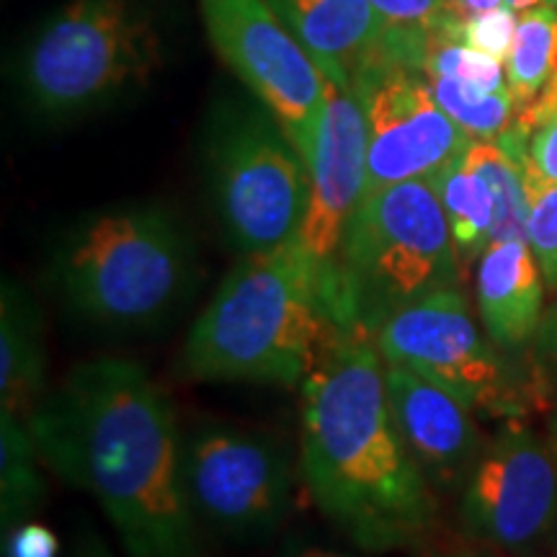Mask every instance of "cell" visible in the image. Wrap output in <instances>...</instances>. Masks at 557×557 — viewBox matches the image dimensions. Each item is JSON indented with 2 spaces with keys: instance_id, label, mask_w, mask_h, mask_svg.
I'll return each instance as SVG.
<instances>
[{
  "instance_id": "6da1fadb",
  "label": "cell",
  "mask_w": 557,
  "mask_h": 557,
  "mask_svg": "<svg viewBox=\"0 0 557 557\" xmlns=\"http://www.w3.org/2000/svg\"><path fill=\"white\" fill-rule=\"evenodd\" d=\"M26 426L41 462L101 506L127 557H207L184 478V431L143 364L83 361Z\"/></svg>"
},
{
  "instance_id": "7a4b0ae2",
  "label": "cell",
  "mask_w": 557,
  "mask_h": 557,
  "mask_svg": "<svg viewBox=\"0 0 557 557\" xmlns=\"http://www.w3.org/2000/svg\"><path fill=\"white\" fill-rule=\"evenodd\" d=\"M385 357L348 331L305 380L299 470L333 527L372 555L423 547L438 493L403 444L387 400Z\"/></svg>"
},
{
  "instance_id": "3957f363",
  "label": "cell",
  "mask_w": 557,
  "mask_h": 557,
  "mask_svg": "<svg viewBox=\"0 0 557 557\" xmlns=\"http://www.w3.org/2000/svg\"><path fill=\"white\" fill-rule=\"evenodd\" d=\"M344 333L329 276L295 240L227 271L184 341L181 372L194 382L302 387Z\"/></svg>"
},
{
  "instance_id": "277c9868",
  "label": "cell",
  "mask_w": 557,
  "mask_h": 557,
  "mask_svg": "<svg viewBox=\"0 0 557 557\" xmlns=\"http://www.w3.org/2000/svg\"><path fill=\"white\" fill-rule=\"evenodd\" d=\"M50 278L70 315L94 329L139 331L163 323L189 299L199 256L171 209L114 207L62 235Z\"/></svg>"
},
{
  "instance_id": "5b68a950",
  "label": "cell",
  "mask_w": 557,
  "mask_h": 557,
  "mask_svg": "<svg viewBox=\"0 0 557 557\" xmlns=\"http://www.w3.org/2000/svg\"><path fill=\"white\" fill-rule=\"evenodd\" d=\"M462 263L429 178L369 194L346 230L336 269L341 323L374 336L400 310L462 289Z\"/></svg>"
},
{
  "instance_id": "8992f818",
  "label": "cell",
  "mask_w": 557,
  "mask_h": 557,
  "mask_svg": "<svg viewBox=\"0 0 557 557\" xmlns=\"http://www.w3.org/2000/svg\"><path fill=\"white\" fill-rule=\"evenodd\" d=\"M207 178L222 233L240 259L299 240L310 169L261 101L218 109L207 132Z\"/></svg>"
},
{
  "instance_id": "52a82bcc",
  "label": "cell",
  "mask_w": 557,
  "mask_h": 557,
  "mask_svg": "<svg viewBox=\"0 0 557 557\" xmlns=\"http://www.w3.org/2000/svg\"><path fill=\"white\" fill-rule=\"evenodd\" d=\"M160 39L135 0H73L26 50L21 83L32 109L70 120L148 81Z\"/></svg>"
},
{
  "instance_id": "ba28073f",
  "label": "cell",
  "mask_w": 557,
  "mask_h": 557,
  "mask_svg": "<svg viewBox=\"0 0 557 557\" xmlns=\"http://www.w3.org/2000/svg\"><path fill=\"white\" fill-rule=\"evenodd\" d=\"M385 361L413 369L472 413L524 418L547 403V367L508 359L483 336L462 289H447L400 310L374 333Z\"/></svg>"
},
{
  "instance_id": "9c48e42d",
  "label": "cell",
  "mask_w": 557,
  "mask_h": 557,
  "mask_svg": "<svg viewBox=\"0 0 557 557\" xmlns=\"http://www.w3.org/2000/svg\"><path fill=\"white\" fill-rule=\"evenodd\" d=\"M184 478L199 524L233 545H263L289 517L295 462L269 431L212 418L191 423Z\"/></svg>"
},
{
  "instance_id": "30bf717a",
  "label": "cell",
  "mask_w": 557,
  "mask_h": 557,
  "mask_svg": "<svg viewBox=\"0 0 557 557\" xmlns=\"http://www.w3.org/2000/svg\"><path fill=\"white\" fill-rule=\"evenodd\" d=\"M459 527L472 542L506 555L529 553L553 537L557 459L524 418H506L485 438L459 491Z\"/></svg>"
},
{
  "instance_id": "8fae6325",
  "label": "cell",
  "mask_w": 557,
  "mask_h": 557,
  "mask_svg": "<svg viewBox=\"0 0 557 557\" xmlns=\"http://www.w3.org/2000/svg\"><path fill=\"white\" fill-rule=\"evenodd\" d=\"M209 39L308 163L323 116L325 75L267 0H199Z\"/></svg>"
},
{
  "instance_id": "7c38bea8",
  "label": "cell",
  "mask_w": 557,
  "mask_h": 557,
  "mask_svg": "<svg viewBox=\"0 0 557 557\" xmlns=\"http://www.w3.org/2000/svg\"><path fill=\"white\" fill-rule=\"evenodd\" d=\"M354 90L364 101L369 124L367 197L431 178L472 143L438 107L426 73L413 65L389 62Z\"/></svg>"
},
{
  "instance_id": "4fadbf2b",
  "label": "cell",
  "mask_w": 557,
  "mask_h": 557,
  "mask_svg": "<svg viewBox=\"0 0 557 557\" xmlns=\"http://www.w3.org/2000/svg\"><path fill=\"white\" fill-rule=\"evenodd\" d=\"M367 148L369 124L364 101L354 88L336 86L325 78L323 116H320L315 145L308 158L310 205L299 243L320 271L329 276L336 312L341 246H344L354 214L367 197Z\"/></svg>"
},
{
  "instance_id": "5bb4252c",
  "label": "cell",
  "mask_w": 557,
  "mask_h": 557,
  "mask_svg": "<svg viewBox=\"0 0 557 557\" xmlns=\"http://www.w3.org/2000/svg\"><path fill=\"white\" fill-rule=\"evenodd\" d=\"M385 364L389 410L410 457L438 496L462 491L485 447L475 413L413 369Z\"/></svg>"
},
{
  "instance_id": "9a60e30c",
  "label": "cell",
  "mask_w": 557,
  "mask_h": 557,
  "mask_svg": "<svg viewBox=\"0 0 557 557\" xmlns=\"http://www.w3.org/2000/svg\"><path fill=\"white\" fill-rule=\"evenodd\" d=\"M336 86L357 88L369 73L400 60V37L369 0H267ZM406 65V62H403Z\"/></svg>"
},
{
  "instance_id": "2e32d148",
  "label": "cell",
  "mask_w": 557,
  "mask_h": 557,
  "mask_svg": "<svg viewBox=\"0 0 557 557\" xmlns=\"http://www.w3.org/2000/svg\"><path fill=\"white\" fill-rule=\"evenodd\" d=\"M545 276L527 240L491 243L475 274L485 336L504 351H521L532 344L545 318Z\"/></svg>"
},
{
  "instance_id": "e0dca14e",
  "label": "cell",
  "mask_w": 557,
  "mask_h": 557,
  "mask_svg": "<svg viewBox=\"0 0 557 557\" xmlns=\"http://www.w3.org/2000/svg\"><path fill=\"white\" fill-rule=\"evenodd\" d=\"M45 325L37 299L16 278L0 289V410L29 421L45 389Z\"/></svg>"
},
{
  "instance_id": "ac0fdd59",
  "label": "cell",
  "mask_w": 557,
  "mask_h": 557,
  "mask_svg": "<svg viewBox=\"0 0 557 557\" xmlns=\"http://www.w3.org/2000/svg\"><path fill=\"white\" fill-rule=\"evenodd\" d=\"M465 150L457 158H451L444 169H438L429 181L449 220L462 271H468V267L478 263L485 248L491 246L496 201H493L485 181L468 165Z\"/></svg>"
},
{
  "instance_id": "d6986e66",
  "label": "cell",
  "mask_w": 557,
  "mask_h": 557,
  "mask_svg": "<svg viewBox=\"0 0 557 557\" xmlns=\"http://www.w3.org/2000/svg\"><path fill=\"white\" fill-rule=\"evenodd\" d=\"M41 457L24 421L0 410V527L34 519L45 500Z\"/></svg>"
},
{
  "instance_id": "ffe728a7",
  "label": "cell",
  "mask_w": 557,
  "mask_h": 557,
  "mask_svg": "<svg viewBox=\"0 0 557 557\" xmlns=\"http://www.w3.org/2000/svg\"><path fill=\"white\" fill-rule=\"evenodd\" d=\"M557 73V11L553 5L519 13L517 37L506 58V81L517 111L529 107Z\"/></svg>"
},
{
  "instance_id": "44dd1931",
  "label": "cell",
  "mask_w": 557,
  "mask_h": 557,
  "mask_svg": "<svg viewBox=\"0 0 557 557\" xmlns=\"http://www.w3.org/2000/svg\"><path fill=\"white\" fill-rule=\"evenodd\" d=\"M426 78L438 107L472 139H496L517 122V99L511 88L485 90L444 75H426Z\"/></svg>"
},
{
  "instance_id": "7402d4cb",
  "label": "cell",
  "mask_w": 557,
  "mask_h": 557,
  "mask_svg": "<svg viewBox=\"0 0 557 557\" xmlns=\"http://www.w3.org/2000/svg\"><path fill=\"white\" fill-rule=\"evenodd\" d=\"M421 70L426 75H444V78H455L459 83H468V86L485 90L508 88L500 60L480 50H472V47L462 45V41L434 37V34H429L426 45H423Z\"/></svg>"
},
{
  "instance_id": "603a6c76",
  "label": "cell",
  "mask_w": 557,
  "mask_h": 557,
  "mask_svg": "<svg viewBox=\"0 0 557 557\" xmlns=\"http://www.w3.org/2000/svg\"><path fill=\"white\" fill-rule=\"evenodd\" d=\"M527 243L540 263L545 287L557 295V181H545L527 158Z\"/></svg>"
},
{
  "instance_id": "cb8c5ba5",
  "label": "cell",
  "mask_w": 557,
  "mask_h": 557,
  "mask_svg": "<svg viewBox=\"0 0 557 557\" xmlns=\"http://www.w3.org/2000/svg\"><path fill=\"white\" fill-rule=\"evenodd\" d=\"M393 34L406 39H426V34L447 16L451 0H369Z\"/></svg>"
},
{
  "instance_id": "d4e9b609",
  "label": "cell",
  "mask_w": 557,
  "mask_h": 557,
  "mask_svg": "<svg viewBox=\"0 0 557 557\" xmlns=\"http://www.w3.org/2000/svg\"><path fill=\"white\" fill-rule=\"evenodd\" d=\"M60 540L50 527L37 519L21 521V524L3 532V557H58Z\"/></svg>"
},
{
  "instance_id": "484cf974",
  "label": "cell",
  "mask_w": 557,
  "mask_h": 557,
  "mask_svg": "<svg viewBox=\"0 0 557 557\" xmlns=\"http://www.w3.org/2000/svg\"><path fill=\"white\" fill-rule=\"evenodd\" d=\"M529 163L545 181H557V109L527 139Z\"/></svg>"
},
{
  "instance_id": "4316f807",
  "label": "cell",
  "mask_w": 557,
  "mask_h": 557,
  "mask_svg": "<svg viewBox=\"0 0 557 557\" xmlns=\"http://www.w3.org/2000/svg\"><path fill=\"white\" fill-rule=\"evenodd\" d=\"M534 354L545 367H557V295L553 308L542 318L540 333L534 338Z\"/></svg>"
},
{
  "instance_id": "83f0119b",
  "label": "cell",
  "mask_w": 557,
  "mask_h": 557,
  "mask_svg": "<svg viewBox=\"0 0 557 557\" xmlns=\"http://www.w3.org/2000/svg\"><path fill=\"white\" fill-rule=\"evenodd\" d=\"M65 557H114L107 542L94 527L83 524L73 540H70V547Z\"/></svg>"
},
{
  "instance_id": "f1b7e54d",
  "label": "cell",
  "mask_w": 557,
  "mask_h": 557,
  "mask_svg": "<svg viewBox=\"0 0 557 557\" xmlns=\"http://www.w3.org/2000/svg\"><path fill=\"white\" fill-rule=\"evenodd\" d=\"M276 557H351L344 549L318 545V542H305V540H289L284 545L282 553Z\"/></svg>"
},
{
  "instance_id": "f546056e",
  "label": "cell",
  "mask_w": 557,
  "mask_h": 557,
  "mask_svg": "<svg viewBox=\"0 0 557 557\" xmlns=\"http://www.w3.org/2000/svg\"><path fill=\"white\" fill-rule=\"evenodd\" d=\"M506 0H451L449 13H455L457 18H470L480 16V13L504 9Z\"/></svg>"
},
{
  "instance_id": "4dcf8cb0",
  "label": "cell",
  "mask_w": 557,
  "mask_h": 557,
  "mask_svg": "<svg viewBox=\"0 0 557 557\" xmlns=\"http://www.w3.org/2000/svg\"><path fill=\"white\" fill-rule=\"evenodd\" d=\"M421 557H508L506 553H500V549H493V547H485V545H478L475 547H447V549H431V553L421 555Z\"/></svg>"
},
{
  "instance_id": "1f68e13d",
  "label": "cell",
  "mask_w": 557,
  "mask_h": 557,
  "mask_svg": "<svg viewBox=\"0 0 557 557\" xmlns=\"http://www.w3.org/2000/svg\"><path fill=\"white\" fill-rule=\"evenodd\" d=\"M547 442H549V449H553V455L557 459V400L553 410H549V426H547Z\"/></svg>"
},
{
  "instance_id": "d6a6232c",
  "label": "cell",
  "mask_w": 557,
  "mask_h": 557,
  "mask_svg": "<svg viewBox=\"0 0 557 557\" xmlns=\"http://www.w3.org/2000/svg\"><path fill=\"white\" fill-rule=\"evenodd\" d=\"M506 5L517 13H524V11L537 9V5H545V0H506Z\"/></svg>"
},
{
  "instance_id": "836d02e7",
  "label": "cell",
  "mask_w": 557,
  "mask_h": 557,
  "mask_svg": "<svg viewBox=\"0 0 557 557\" xmlns=\"http://www.w3.org/2000/svg\"><path fill=\"white\" fill-rule=\"evenodd\" d=\"M549 5H553V9L557 11V0H549Z\"/></svg>"
}]
</instances>
